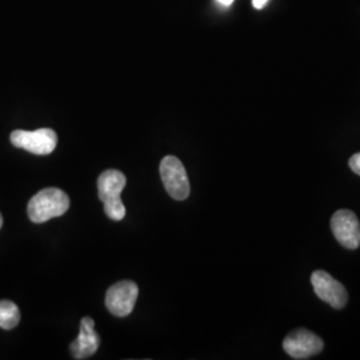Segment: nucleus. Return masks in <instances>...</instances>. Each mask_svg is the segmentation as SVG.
<instances>
[{
  "label": "nucleus",
  "instance_id": "nucleus-3",
  "mask_svg": "<svg viewBox=\"0 0 360 360\" xmlns=\"http://www.w3.org/2000/svg\"><path fill=\"white\" fill-rule=\"evenodd\" d=\"M160 176L168 195L176 200H184L190 195V181L186 168L176 156H166L160 163Z\"/></svg>",
  "mask_w": 360,
  "mask_h": 360
},
{
  "label": "nucleus",
  "instance_id": "nucleus-6",
  "mask_svg": "<svg viewBox=\"0 0 360 360\" xmlns=\"http://www.w3.org/2000/svg\"><path fill=\"white\" fill-rule=\"evenodd\" d=\"M335 239L346 248L356 250L360 245V223L349 210H339L331 219Z\"/></svg>",
  "mask_w": 360,
  "mask_h": 360
},
{
  "label": "nucleus",
  "instance_id": "nucleus-8",
  "mask_svg": "<svg viewBox=\"0 0 360 360\" xmlns=\"http://www.w3.org/2000/svg\"><path fill=\"white\" fill-rule=\"evenodd\" d=\"M284 351L294 359H307L323 349V340L309 330H296L283 342Z\"/></svg>",
  "mask_w": 360,
  "mask_h": 360
},
{
  "label": "nucleus",
  "instance_id": "nucleus-4",
  "mask_svg": "<svg viewBox=\"0 0 360 360\" xmlns=\"http://www.w3.org/2000/svg\"><path fill=\"white\" fill-rule=\"evenodd\" d=\"M10 139L15 147L35 155L51 154L58 143V136L51 129H40L37 131L15 129Z\"/></svg>",
  "mask_w": 360,
  "mask_h": 360
},
{
  "label": "nucleus",
  "instance_id": "nucleus-1",
  "mask_svg": "<svg viewBox=\"0 0 360 360\" xmlns=\"http://www.w3.org/2000/svg\"><path fill=\"white\" fill-rule=\"evenodd\" d=\"M70 208L68 195L59 188H44L34 195L28 203L27 211L31 221L44 223L52 218L62 217Z\"/></svg>",
  "mask_w": 360,
  "mask_h": 360
},
{
  "label": "nucleus",
  "instance_id": "nucleus-13",
  "mask_svg": "<svg viewBox=\"0 0 360 360\" xmlns=\"http://www.w3.org/2000/svg\"><path fill=\"white\" fill-rule=\"evenodd\" d=\"M220 4H223V6H226V7H229V6H231L232 3H233V0H218Z\"/></svg>",
  "mask_w": 360,
  "mask_h": 360
},
{
  "label": "nucleus",
  "instance_id": "nucleus-12",
  "mask_svg": "<svg viewBox=\"0 0 360 360\" xmlns=\"http://www.w3.org/2000/svg\"><path fill=\"white\" fill-rule=\"evenodd\" d=\"M269 0H252V6L257 8V10H262L267 6Z\"/></svg>",
  "mask_w": 360,
  "mask_h": 360
},
{
  "label": "nucleus",
  "instance_id": "nucleus-9",
  "mask_svg": "<svg viewBox=\"0 0 360 360\" xmlns=\"http://www.w3.org/2000/svg\"><path fill=\"white\" fill-rule=\"evenodd\" d=\"M101 345V336L95 331V322L91 318H83L77 339L70 345L75 359H87L92 356Z\"/></svg>",
  "mask_w": 360,
  "mask_h": 360
},
{
  "label": "nucleus",
  "instance_id": "nucleus-10",
  "mask_svg": "<svg viewBox=\"0 0 360 360\" xmlns=\"http://www.w3.org/2000/svg\"><path fill=\"white\" fill-rule=\"evenodd\" d=\"M20 322V312L11 300H0V327L13 330Z\"/></svg>",
  "mask_w": 360,
  "mask_h": 360
},
{
  "label": "nucleus",
  "instance_id": "nucleus-5",
  "mask_svg": "<svg viewBox=\"0 0 360 360\" xmlns=\"http://www.w3.org/2000/svg\"><path fill=\"white\" fill-rule=\"evenodd\" d=\"M138 295V284L131 281H122L108 288L105 295V306L112 315L124 318L132 312Z\"/></svg>",
  "mask_w": 360,
  "mask_h": 360
},
{
  "label": "nucleus",
  "instance_id": "nucleus-14",
  "mask_svg": "<svg viewBox=\"0 0 360 360\" xmlns=\"http://www.w3.org/2000/svg\"><path fill=\"white\" fill-rule=\"evenodd\" d=\"M1 226H3V217H1V214H0V229H1Z\"/></svg>",
  "mask_w": 360,
  "mask_h": 360
},
{
  "label": "nucleus",
  "instance_id": "nucleus-7",
  "mask_svg": "<svg viewBox=\"0 0 360 360\" xmlns=\"http://www.w3.org/2000/svg\"><path fill=\"white\" fill-rule=\"evenodd\" d=\"M311 283L315 294L334 309H343L346 306L348 295L345 285L335 281L328 272L315 271L311 275Z\"/></svg>",
  "mask_w": 360,
  "mask_h": 360
},
{
  "label": "nucleus",
  "instance_id": "nucleus-11",
  "mask_svg": "<svg viewBox=\"0 0 360 360\" xmlns=\"http://www.w3.org/2000/svg\"><path fill=\"white\" fill-rule=\"evenodd\" d=\"M348 165H349V168H351L356 175H360V153L352 155V156L349 158V160H348Z\"/></svg>",
  "mask_w": 360,
  "mask_h": 360
},
{
  "label": "nucleus",
  "instance_id": "nucleus-2",
  "mask_svg": "<svg viewBox=\"0 0 360 360\" xmlns=\"http://www.w3.org/2000/svg\"><path fill=\"white\" fill-rule=\"evenodd\" d=\"M126 176L117 169H107L98 179L99 199L103 202L104 212L112 220H122L126 217V207L120 199V193L126 187Z\"/></svg>",
  "mask_w": 360,
  "mask_h": 360
}]
</instances>
